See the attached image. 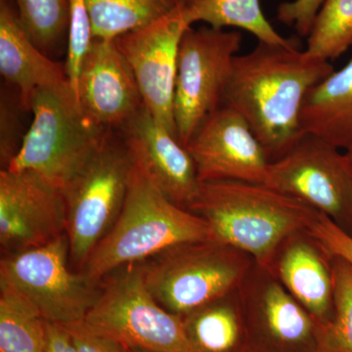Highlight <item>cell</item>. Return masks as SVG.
Wrapping results in <instances>:
<instances>
[{"label": "cell", "instance_id": "10", "mask_svg": "<svg viewBox=\"0 0 352 352\" xmlns=\"http://www.w3.org/2000/svg\"><path fill=\"white\" fill-rule=\"evenodd\" d=\"M264 184L303 201L352 235V164L340 148L305 133L270 163Z\"/></svg>", "mask_w": 352, "mask_h": 352}, {"label": "cell", "instance_id": "12", "mask_svg": "<svg viewBox=\"0 0 352 352\" xmlns=\"http://www.w3.org/2000/svg\"><path fill=\"white\" fill-rule=\"evenodd\" d=\"M190 27L183 2L161 19L115 39L131 66L145 108L175 138L178 51L183 34Z\"/></svg>", "mask_w": 352, "mask_h": 352}, {"label": "cell", "instance_id": "4", "mask_svg": "<svg viewBox=\"0 0 352 352\" xmlns=\"http://www.w3.org/2000/svg\"><path fill=\"white\" fill-rule=\"evenodd\" d=\"M138 263L155 300L183 316L239 288L254 261L210 239L175 245Z\"/></svg>", "mask_w": 352, "mask_h": 352}, {"label": "cell", "instance_id": "24", "mask_svg": "<svg viewBox=\"0 0 352 352\" xmlns=\"http://www.w3.org/2000/svg\"><path fill=\"white\" fill-rule=\"evenodd\" d=\"M21 24L44 54L68 45V0H12Z\"/></svg>", "mask_w": 352, "mask_h": 352}, {"label": "cell", "instance_id": "15", "mask_svg": "<svg viewBox=\"0 0 352 352\" xmlns=\"http://www.w3.org/2000/svg\"><path fill=\"white\" fill-rule=\"evenodd\" d=\"M76 97L85 119L104 131H120L145 107L115 39L94 38L80 66Z\"/></svg>", "mask_w": 352, "mask_h": 352}, {"label": "cell", "instance_id": "27", "mask_svg": "<svg viewBox=\"0 0 352 352\" xmlns=\"http://www.w3.org/2000/svg\"><path fill=\"white\" fill-rule=\"evenodd\" d=\"M10 87V85H9ZM1 89L0 98V164L7 170L17 156L28 131H25L23 113H28L21 103L17 90Z\"/></svg>", "mask_w": 352, "mask_h": 352}, {"label": "cell", "instance_id": "20", "mask_svg": "<svg viewBox=\"0 0 352 352\" xmlns=\"http://www.w3.org/2000/svg\"><path fill=\"white\" fill-rule=\"evenodd\" d=\"M300 122L305 133L340 149L352 145V59L308 92Z\"/></svg>", "mask_w": 352, "mask_h": 352}, {"label": "cell", "instance_id": "13", "mask_svg": "<svg viewBox=\"0 0 352 352\" xmlns=\"http://www.w3.org/2000/svg\"><path fill=\"white\" fill-rule=\"evenodd\" d=\"M65 233L61 187L36 171H0L1 256L41 247Z\"/></svg>", "mask_w": 352, "mask_h": 352}, {"label": "cell", "instance_id": "17", "mask_svg": "<svg viewBox=\"0 0 352 352\" xmlns=\"http://www.w3.org/2000/svg\"><path fill=\"white\" fill-rule=\"evenodd\" d=\"M332 261L318 241L305 230L280 245L270 270L324 327L333 314Z\"/></svg>", "mask_w": 352, "mask_h": 352}, {"label": "cell", "instance_id": "33", "mask_svg": "<svg viewBox=\"0 0 352 352\" xmlns=\"http://www.w3.org/2000/svg\"><path fill=\"white\" fill-rule=\"evenodd\" d=\"M346 153L347 154V156H349V160H351V164H352V145L349 146V148L346 150Z\"/></svg>", "mask_w": 352, "mask_h": 352}, {"label": "cell", "instance_id": "9", "mask_svg": "<svg viewBox=\"0 0 352 352\" xmlns=\"http://www.w3.org/2000/svg\"><path fill=\"white\" fill-rule=\"evenodd\" d=\"M242 34L224 29L190 27L178 51L175 94L176 138L184 147L210 113L221 106Z\"/></svg>", "mask_w": 352, "mask_h": 352}, {"label": "cell", "instance_id": "11", "mask_svg": "<svg viewBox=\"0 0 352 352\" xmlns=\"http://www.w3.org/2000/svg\"><path fill=\"white\" fill-rule=\"evenodd\" d=\"M239 291L256 352H324L325 327L272 271L254 263Z\"/></svg>", "mask_w": 352, "mask_h": 352}, {"label": "cell", "instance_id": "5", "mask_svg": "<svg viewBox=\"0 0 352 352\" xmlns=\"http://www.w3.org/2000/svg\"><path fill=\"white\" fill-rule=\"evenodd\" d=\"M134 164L119 131L106 134L62 191L66 205L69 265L82 271L126 201Z\"/></svg>", "mask_w": 352, "mask_h": 352}, {"label": "cell", "instance_id": "30", "mask_svg": "<svg viewBox=\"0 0 352 352\" xmlns=\"http://www.w3.org/2000/svg\"><path fill=\"white\" fill-rule=\"evenodd\" d=\"M324 0H293L282 2L277 8V20L294 28L300 36L309 34L315 17Z\"/></svg>", "mask_w": 352, "mask_h": 352}, {"label": "cell", "instance_id": "31", "mask_svg": "<svg viewBox=\"0 0 352 352\" xmlns=\"http://www.w3.org/2000/svg\"><path fill=\"white\" fill-rule=\"evenodd\" d=\"M64 326L78 352H129L120 342L90 330L83 321Z\"/></svg>", "mask_w": 352, "mask_h": 352}, {"label": "cell", "instance_id": "18", "mask_svg": "<svg viewBox=\"0 0 352 352\" xmlns=\"http://www.w3.org/2000/svg\"><path fill=\"white\" fill-rule=\"evenodd\" d=\"M0 74L7 85L17 90L27 112H31L32 95L39 88L73 90L66 69L29 38L12 0H0Z\"/></svg>", "mask_w": 352, "mask_h": 352}, {"label": "cell", "instance_id": "25", "mask_svg": "<svg viewBox=\"0 0 352 352\" xmlns=\"http://www.w3.org/2000/svg\"><path fill=\"white\" fill-rule=\"evenodd\" d=\"M352 46V0H324L307 36L309 56L330 61Z\"/></svg>", "mask_w": 352, "mask_h": 352}, {"label": "cell", "instance_id": "14", "mask_svg": "<svg viewBox=\"0 0 352 352\" xmlns=\"http://www.w3.org/2000/svg\"><path fill=\"white\" fill-rule=\"evenodd\" d=\"M200 182L234 180L264 183L267 156L247 120L220 106L204 120L186 146Z\"/></svg>", "mask_w": 352, "mask_h": 352}, {"label": "cell", "instance_id": "22", "mask_svg": "<svg viewBox=\"0 0 352 352\" xmlns=\"http://www.w3.org/2000/svg\"><path fill=\"white\" fill-rule=\"evenodd\" d=\"M184 0H87L94 38L113 41L161 19Z\"/></svg>", "mask_w": 352, "mask_h": 352}, {"label": "cell", "instance_id": "32", "mask_svg": "<svg viewBox=\"0 0 352 352\" xmlns=\"http://www.w3.org/2000/svg\"><path fill=\"white\" fill-rule=\"evenodd\" d=\"M44 352H78L64 325L47 322V338Z\"/></svg>", "mask_w": 352, "mask_h": 352}, {"label": "cell", "instance_id": "2", "mask_svg": "<svg viewBox=\"0 0 352 352\" xmlns=\"http://www.w3.org/2000/svg\"><path fill=\"white\" fill-rule=\"evenodd\" d=\"M187 210L207 222L215 240L271 270L280 245L307 230L317 210L264 183L200 182Z\"/></svg>", "mask_w": 352, "mask_h": 352}, {"label": "cell", "instance_id": "8", "mask_svg": "<svg viewBox=\"0 0 352 352\" xmlns=\"http://www.w3.org/2000/svg\"><path fill=\"white\" fill-rule=\"evenodd\" d=\"M101 282L71 267L66 233L0 259V288L22 296L46 321L60 325L85 321L100 296Z\"/></svg>", "mask_w": 352, "mask_h": 352}, {"label": "cell", "instance_id": "6", "mask_svg": "<svg viewBox=\"0 0 352 352\" xmlns=\"http://www.w3.org/2000/svg\"><path fill=\"white\" fill-rule=\"evenodd\" d=\"M101 286L98 300L83 321L90 330L127 349L192 352L182 317L155 300L138 263L109 273Z\"/></svg>", "mask_w": 352, "mask_h": 352}, {"label": "cell", "instance_id": "3", "mask_svg": "<svg viewBox=\"0 0 352 352\" xmlns=\"http://www.w3.org/2000/svg\"><path fill=\"white\" fill-rule=\"evenodd\" d=\"M210 239L214 237L205 220L168 200L134 166L122 212L82 272L101 281L117 268L140 263L173 245Z\"/></svg>", "mask_w": 352, "mask_h": 352}, {"label": "cell", "instance_id": "23", "mask_svg": "<svg viewBox=\"0 0 352 352\" xmlns=\"http://www.w3.org/2000/svg\"><path fill=\"white\" fill-rule=\"evenodd\" d=\"M47 321L22 296L0 288V352H44Z\"/></svg>", "mask_w": 352, "mask_h": 352}, {"label": "cell", "instance_id": "28", "mask_svg": "<svg viewBox=\"0 0 352 352\" xmlns=\"http://www.w3.org/2000/svg\"><path fill=\"white\" fill-rule=\"evenodd\" d=\"M68 3L69 31L65 69L69 85L76 95L80 66L90 44L94 41V36L87 0H68Z\"/></svg>", "mask_w": 352, "mask_h": 352}, {"label": "cell", "instance_id": "1", "mask_svg": "<svg viewBox=\"0 0 352 352\" xmlns=\"http://www.w3.org/2000/svg\"><path fill=\"white\" fill-rule=\"evenodd\" d=\"M333 72L330 62L296 45L258 43L234 58L221 106L243 116L272 163L305 135L300 116L305 98Z\"/></svg>", "mask_w": 352, "mask_h": 352}, {"label": "cell", "instance_id": "19", "mask_svg": "<svg viewBox=\"0 0 352 352\" xmlns=\"http://www.w3.org/2000/svg\"><path fill=\"white\" fill-rule=\"evenodd\" d=\"M182 317L192 352H256L239 288Z\"/></svg>", "mask_w": 352, "mask_h": 352}, {"label": "cell", "instance_id": "21", "mask_svg": "<svg viewBox=\"0 0 352 352\" xmlns=\"http://www.w3.org/2000/svg\"><path fill=\"white\" fill-rule=\"evenodd\" d=\"M184 10L190 25L204 22L214 29L237 28L251 32L258 43L296 45L278 34L264 16L259 0H184Z\"/></svg>", "mask_w": 352, "mask_h": 352}, {"label": "cell", "instance_id": "29", "mask_svg": "<svg viewBox=\"0 0 352 352\" xmlns=\"http://www.w3.org/2000/svg\"><path fill=\"white\" fill-rule=\"evenodd\" d=\"M307 231L318 241L331 258L344 259L352 268L351 234L347 233L332 219L319 212L315 215Z\"/></svg>", "mask_w": 352, "mask_h": 352}, {"label": "cell", "instance_id": "7", "mask_svg": "<svg viewBox=\"0 0 352 352\" xmlns=\"http://www.w3.org/2000/svg\"><path fill=\"white\" fill-rule=\"evenodd\" d=\"M19 153L7 170H34L63 188L106 134L85 119L74 90L39 88Z\"/></svg>", "mask_w": 352, "mask_h": 352}, {"label": "cell", "instance_id": "34", "mask_svg": "<svg viewBox=\"0 0 352 352\" xmlns=\"http://www.w3.org/2000/svg\"><path fill=\"white\" fill-rule=\"evenodd\" d=\"M129 349V352H152V351H142V349Z\"/></svg>", "mask_w": 352, "mask_h": 352}, {"label": "cell", "instance_id": "16", "mask_svg": "<svg viewBox=\"0 0 352 352\" xmlns=\"http://www.w3.org/2000/svg\"><path fill=\"white\" fill-rule=\"evenodd\" d=\"M119 132L134 166L168 200L187 210L200 180L186 147L145 107Z\"/></svg>", "mask_w": 352, "mask_h": 352}, {"label": "cell", "instance_id": "26", "mask_svg": "<svg viewBox=\"0 0 352 352\" xmlns=\"http://www.w3.org/2000/svg\"><path fill=\"white\" fill-rule=\"evenodd\" d=\"M333 314L325 327L324 352H352V268L332 258Z\"/></svg>", "mask_w": 352, "mask_h": 352}]
</instances>
